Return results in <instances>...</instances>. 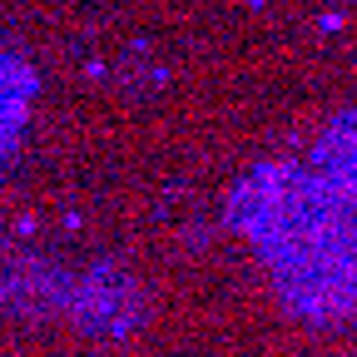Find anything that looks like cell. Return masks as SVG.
<instances>
[{
    "label": "cell",
    "mask_w": 357,
    "mask_h": 357,
    "mask_svg": "<svg viewBox=\"0 0 357 357\" xmlns=\"http://www.w3.org/2000/svg\"><path fill=\"white\" fill-rule=\"evenodd\" d=\"M30 65L10 50L6 40H0V164L10 159L15 139H20V129H25V114H30Z\"/></svg>",
    "instance_id": "obj_2"
},
{
    "label": "cell",
    "mask_w": 357,
    "mask_h": 357,
    "mask_svg": "<svg viewBox=\"0 0 357 357\" xmlns=\"http://www.w3.org/2000/svg\"><path fill=\"white\" fill-rule=\"evenodd\" d=\"M263 238L283 263L293 293L318 303L357 298V194L298 178L283 204H273Z\"/></svg>",
    "instance_id": "obj_1"
}]
</instances>
